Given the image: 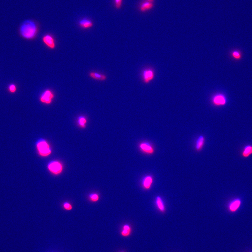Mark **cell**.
I'll return each mask as SVG.
<instances>
[{"mask_svg": "<svg viewBox=\"0 0 252 252\" xmlns=\"http://www.w3.org/2000/svg\"><path fill=\"white\" fill-rule=\"evenodd\" d=\"M38 31V26L33 20H28L21 23L20 28V33L24 39H32L36 37Z\"/></svg>", "mask_w": 252, "mask_h": 252, "instance_id": "cell-1", "label": "cell"}, {"mask_svg": "<svg viewBox=\"0 0 252 252\" xmlns=\"http://www.w3.org/2000/svg\"><path fill=\"white\" fill-rule=\"evenodd\" d=\"M36 146L38 153L41 156L46 157L50 155L51 150L46 140L40 139L36 143Z\"/></svg>", "mask_w": 252, "mask_h": 252, "instance_id": "cell-2", "label": "cell"}, {"mask_svg": "<svg viewBox=\"0 0 252 252\" xmlns=\"http://www.w3.org/2000/svg\"><path fill=\"white\" fill-rule=\"evenodd\" d=\"M140 151L144 154L147 155H152L155 153V149L151 143L147 141L140 142L139 144Z\"/></svg>", "mask_w": 252, "mask_h": 252, "instance_id": "cell-3", "label": "cell"}, {"mask_svg": "<svg viewBox=\"0 0 252 252\" xmlns=\"http://www.w3.org/2000/svg\"><path fill=\"white\" fill-rule=\"evenodd\" d=\"M155 77V73L151 68H146L144 69L141 73V78L143 82L145 84L149 83Z\"/></svg>", "mask_w": 252, "mask_h": 252, "instance_id": "cell-4", "label": "cell"}, {"mask_svg": "<svg viewBox=\"0 0 252 252\" xmlns=\"http://www.w3.org/2000/svg\"><path fill=\"white\" fill-rule=\"evenodd\" d=\"M48 169L53 174H60L63 170V166L60 162L56 161H51L48 164Z\"/></svg>", "mask_w": 252, "mask_h": 252, "instance_id": "cell-5", "label": "cell"}, {"mask_svg": "<svg viewBox=\"0 0 252 252\" xmlns=\"http://www.w3.org/2000/svg\"><path fill=\"white\" fill-rule=\"evenodd\" d=\"M212 103L214 106L219 107L224 106L227 103L226 97L222 94H218L214 95L211 100Z\"/></svg>", "mask_w": 252, "mask_h": 252, "instance_id": "cell-6", "label": "cell"}, {"mask_svg": "<svg viewBox=\"0 0 252 252\" xmlns=\"http://www.w3.org/2000/svg\"><path fill=\"white\" fill-rule=\"evenodd\" d=\"M54 95L52 91L47 90L43 92L40 97V101L44 104H50L52 102Z\"/></svg>", "mask_w": 252, "mask_h": 252, "instance_id": "cell-7", "label": "cell"}, {"mask_svg": "<svg viewBox=\"0 0 252 252\" xmlns=\"http://www.w3.org/2000/svg\"><path fill=\"white\" fill-rule=\"evenodd\" d=\"M242 201L240 199L237 198L233 200L230 203L228 206V210L231 213H235L241 207Z\"/></svg>", "mask_w": 252, "mask_h": 252, "instance_id": "cell-8", "label": "cell"}, {"mask_svg": "<svg viewBox=\"0 0 252 252\" xmlns=\"http://www.w3.org/2000/svg\"><path fill=\"white\" fill-rule=\"evenodd\" d=\"M205 137L203 135H200L197 137L195 142L194 148L197 152L201 151L205 145Z\"/></svg>", "mask_w": 252, "mask_h": 252, "instance_id": "cell-9", "label": "cell"}, {"mask_svg": "<svg viewBox=\"0 0 252 252\" xmlns=\"http://www.w3.org/2000/svg\"><path fill=\"white\" fill-rule=\"evenodd\" d=\"M43 42L49 48L53 49L55 47V39L50 34H47L42 38Z\"/></svg>", "mask_w": 252, "mask_h": 252, "instance_id": "cell-10", "label": "cell"}, {"mask_svg": "<svg viewBox=\"0 0 252 252\" xmlns=\"http://www.w3.org/2000/svg\"><path fill=\"white\" fill-rule=\"evenodd\" d=\"M78 25L81 28L85 29H89L93 27L94 23L90 19L88 18H83L81 19L78 23Z\"/></svg>", "mask_w": 252, "mask_h": 252, "instance_id": "cell-11", "label": "cell"}, {"mask_svg": "<svg viewBox=\"0 0 252 252\" xmlns=\"http://www.w3.org/2000/svg\"><path fill=\"white\" fill-rule=\"evenodd\" d=\"M153 2H148L147 1L143 2L141 3L139 6L140 11L145 12L152 9L154 7Z\"/></svg>", "mask_w": 252, "mask_h": 252, "instance_id": "cell-12", "label": "cell"}, {"mask_svg": "<svg viewBox=\"0 0 252 252\" xmlns=\"http://www.w3.org/2000/svg\"><path fill=\"white\" fill-rule=\"evenodd\" d=\"M89 75L93 79L97 81H104L107 78L106 75L96 72H91L89 73Z\"/></svg>", "mask_w": 252, "mask_h": 252, "instance_id": "cell-13", "label": "cell"}, {"mask_svg": "<svg viewBox=\"0 0 252 252\" xmlns=\"http://www.w3.org/2000/svg\"><path fill=\"white\" fill-rule=\"evenodd\" d=\"M132 229L129 225L126 224L124 225L122 227L120 234L122 237H128L131 234Z\"/></svg>", "mask_w": 252, "mask_h": 252, "instance_id": "cell-14", "label": "cell"}, {"mask_svg": "<svg viewBox=\"0 0 252 252\" xmlns=\"http://www.w3.org/2000/svg\"><path fill=\"white\" fill-rule=\"evenodd\" d=\"M153 182V179L152 177L150 175L146 176L142 181V185L143 188L146 190L150 189L151 187Z\"/></svg>", "mask_w": 252, "mask_h": 252, "instance_id": "cell-15", "label": "cell"}, {"mask_svg": "<svg viewBox=\"0 0 252 252\" xmlns=\"http://www.w3.org/2000/svg\"><path fill=\"white\" fill-rule=\"evenodd\" d=\"M156 204L158 210L162 213H164L165 211V206L163 200L161 197L158 196L156 198Z\"/></svg>", "mask_w": 252, "mask_h": 252, "instance_id": "cell-16", "label": "cell"}, {"mask_svg": "<svg viewBox=\"0 0 252 252\" xmlns=\"http://www.w3.org/2000/svg\"><path fill=\"white\" fill-rule=\"evenodd\" d=\"M241 154L245 158H248L251 156L252 154V145H248L245 146Z\"/></svg>", "mask_w": 252, "mask_h": 252, "instance_id": "cell-17", "label": "cell"}, {"mask_svg": "<svg viewBox=\"0 0 252 252\" xmlns=\"http://www.w3.org/2000/svg\"><path fill=\"white\" fill-rule=\"evenodd\" d=\"M87 119L84 116H80L78 117L77 120V123L81 128H85L87 123Z\"/></svg>", "mask_w": 252, "mask_h": 252, "instance_id": "cell-18", "label": "cell"}, {"mask_svg": "<svg viewBox=\"0 0 252 252\" xmlns=\"http://www.w3.org/2000/svg\"><path fill=\"white\" fill-rule=\"evenodd\" d=\"M8 90L9 93L12 94H14L17 91V88L16 85L14 84H10L8 86Z\"/></svg>", "mask_w": 252, "mask_h": 252, "instance_id": "cell-19", "label": "cell"}, {"mask_svg": "<svg viewBox=\"0 0 252 252\" xmlns=\"http://www.w3.org/2000/svg\"><path fill=\"white\" fill-rule=\"evenodd\" d=\"M89 197L91 201L94 202L98 201L99 199V195L96 193L91 194L89 195Z\"/></svg>", "mask_w": 252, "mask_h": 252, "instance_id": "cell-20", "label": "cell"}, {"mask_svg": "<svg viewBox=\"0 0 252 252\" xmlns=\"http://www.w3.org/2000/svg\"><path fill=\"white\" fill-rule=\"evenodd\" d=\"M123 0H114L115 7L117 10L121 9L122 4Z\"/></svg>", "mask_w": 252, "mask_h": 252, "instance_id": "cell-21", "label": "cell"}, {"mask_svg": "<svg viewBox=\"0 0 252 252\" xmlns=\"http://www.w3.org/2000/svg\"><path fill=\"white\" fill-rule=\"evenodd\" d=\"M232 55L233 57L236 59H239L241 58V54L237 51H233Z\"/></svg>", "mask_w": 252, "mask_h": 252, "instance_id": "cell-22", "label": "cell"}, {"mask_svg": "<svg viewBox=\"0 0 252 252\" xmlns=\"http://www.w3.org/2000/svg\"><path fill=\"white\" fill-rule=\"evenodd\" d=\"M64 208L66 210H70L72 209V206L68 202H65L63 204Z\"/></svg>", "mask_w": 252, "mask_h": 252, "instance_id": "cell-23", "label": "cell"}, {"mask_svg": "<svg viewBox=\"0 0 252 252\" xmlns=\"http://www.w3.org/2000/svg\"><path fill=\"white\" fill-rule=\"evenodd\" d=\"M146 1H147L148 2H153L154 1V0H146Z\"/></svg>", "mask_w": 252, "mask_h": 252, "instance_id": "cell-24", "label": "cell"}, {"mask_svg": "<svg viewBox=\"0 0 252 252\" xmlns=\"http://www.w3.org/2000/svg\"><path fill=\"white\" fill-rule=\"evenodd\" d=\"M120 252H125L124 251H121Z\"/></svg>", "mask_w": 252, "mask_h": 252, "instance_id": "cell-25", "label": "cell"}]
</instances>
